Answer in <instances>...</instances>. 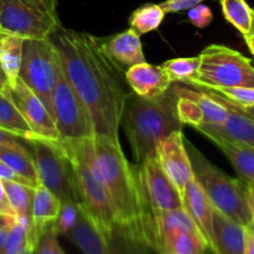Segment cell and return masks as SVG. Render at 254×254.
I'll return each instance as SVG.
<instances>
[{"instance_id": "29", "label": "cell", "mask_w": 254, "mask_h": 254, "mask_svg": "<svg viewBox=\"0 0 254 254\" xmlns=\"http://www.w3.org/2000/svg\"><path fill=\"white\" fill-rule=\"evenodd\" d=\"M201 64L200 55L195 57H176L161 64L173 83H186L197 74Z\"/></svg>"}, {"instance_id": "42", "label": "cell", "mask_w": 254, "mask_h": 254, "mask_svg": "<svg viewBox=\"0 0 254 254\" xmlns=\"http://www.w3.org/2000/svg\"><path fill=\"white\" fill-rule=\"evenodd\" d=\"M15 221H16V217H15V216H9V215H4V213H0V230L4 227H7V226L14 225Z\"/></svg>"}, {"instance_id": "38", "label": "cell", "mask_w": 254, "mask_h": 254, "mask_svg": "<svg viewBox=\"0 0 254 254\" xmlns=\"http://www.w3.org/2000/svg\"><path fill=\"white\" fill-rule=\"evenodd\" d=\"M0 213H4V215L9 216H15L14 211H12L11 206H10L9 198H7L6 191H5L4 183L0 179Z\"/></svg>"}, {"instance_id": "32", "label": "cell", "mask_w": 254, "mask_h": 254, "mask_svg": "<svg viewBox=\"0 0 254 254\" xmlns=\"http://www.w3.org/2000/svg\"><path fill=\"white\" fill-rule=\"evenodd\" d=\"M81 215V206L77 202H61L59 216L55 222V228L57 233L62 236H68L72 228L78 221Z\"/></svg>"}, {"instance_id": "18", "label": "cell", "mask_w": 254, "mask_h": 254, "mask_svg": "<svg viewBox=\"0 0 254 254\" xmlns=\"http://www.w3.org/2000/svg\"><path fill=\"white\" fill-rule=\"evenodd\" d=\"M81 206V205H79ZM84 254H113L111 242L81 206V215L68 236Z\"/></svg>"}, {"instance_id": "39", "label": "cell", "mask_w": 254, "mask_h": 254, "mask_svg": "<svg viewBox=\"0 0 254 254\" xmlns=\"http://www.w3.org/2000/svg\"><path fill=\"white\" fill-rule=\"evenodd\" d=\"M27 1L36 5L37 7H40L44 11L49 12V14L59 16L57 15V0H27Z\"/></svg>"}, {"instance_id": "30", "label": "cell", "mask_w": 254, "mask_h": 254, "mask_svg": "<svg viewBox=\"0 0 254 254\" xmlns=\"http://www.w3.org/2000/svg\"><path fill=\"white\" fill-rule=\"evenodd\" d=\"M207 89L218 94L228 103L240 108H252L254 107V88L253 87H210Z\"/></svg>"}, {"instance_id": "19", "label": "cell", "mask_w": 254, "mask_h": 254, "mask_svg": "<svg viewBox=\"0 0 254 254\" xmlns=\"http://www.w3.org/2000/svg\"><path fill=\"white\" fill-rule=\"evenodd\" d=\"M213 250L216 254H245V226L213 211Z\"/></svg>"}, {"instance_id": "40", "label": "cell", "mask_w": 254, "mask_h": 254, "mask_svg": "<svg viewBox=\"0 0 254 254\" xmlns=\"http://www.w3.org/2000/svg\"><path fill=\"white\" fill-rule=\"evenodd\" d=\"M245 254H254V230L251 226L245 227Z\"/></svg>"}, {"instance_id": "28", "label": "cell", "mask_w": 254, "mask_h": 254, "mask_svg": "<svg viewBox=\"0 0 254 254\" xmlns=\"http://www.w3.org/2000/svg\"><path fill=\"white\" fill-rule=\"evenodd\" d=\"M165 17V11L160 4H145L134 10L129 17V29L138 35L148 34L159 29Z\"/></svg>"}, {"instance_id": "1", "label": "cell", "mask_w": 254, "mask_h": 254, "mask_svg": "<svg viewBox=\"0 0 254 254\" xmlns=\"http://www.w3.org/2000/svg\"><path fill=\"white\" fill-rule=\"evenodd\" d=\"M64 77L86 107L94 135L119 141L118 130L128 94L126 76L104 54L101 37L60 26L50 36Z\"/></svg>"}, {"instance_id": "15", "label": "cell", "mask_w": 254, "mask_h": 254, "mask_svg": "<svg viewBox=\"0 0 254 254\" xmlns=\"http://www.w3.org/2000/svg\"><path fill=\"white\" fill-rule=\"evenodd\" d=\"M183 207L197 226L210 250L215 253V250H213V211H215V207L195 178L191 179L186 185L183 197Z\"/></svg>"}, {"instance_id": "49", "label": "cell", "mask_w": 254, "mask_h": 254, "mask_svg": "<svg viewBox=\"0 0 254 254\" xmlns=\"http://www.w3.org/2000/svg\"><path fill=\"white\" fill-rule=\"evenodd\" d=\"M252 62H253V64H254V61H252Z\"/></svg>"}, {"instance_id": "17", "label": "cell", "mask_w": 254, "mask_h": 254, "mask_svg": "<svg viewBox=\"0 0 254 254\" xmlns=\"http://www.w3.org/2000/svg\"><path fill=\"white\" fill-rule=\"evenodd\" d=\"M101 45L108 59L123 72L134 64L145 62L140 35L131 29L109 36L108 39H101Z\"/></svg>"}, {"instance_id": "3", "label": "cell", "mask_w": 254, "mask_h": 254, "mask_svg": "<svg viewBox=\"0 0 254 254\" xmlns=\"http://www.w3.org/2000/svg\"><path fill=\"white\" fill-rule=\"evenodd\" d=\"M178 96L173 87L155 98H143L130 92L127 97L121 124L128 136L134 160L140 165L155 155L159 141L171 133L183 130L176 112Z\"/></svg>"}, {"instance_id": "9", "label": "cell", "mask_w": 254, "mask_h": 254, "mask_svg": "<svg viewBox=\"0 0 254 254\" xmlns=\"http://www.w3.org/2000/svg\"><path fill=\"white\" fill-rule=\"evenodd\" d=\"M61 26L59 16L44 11L27 0H0V34L24 40L50 39Z\"/></svg>"}, {"instance_id": "46", "label": "cell", "mask_w": 254, "mask_h": 254, "mask_svg": "<svg viewBox=\"0 0 254 254\" xmlns=\"http://www.w3.org/2000/svg\"><path fill=\"white\" fill-rule=\"evenodd\" d=\"M241 109H242L246 114H248L251 118L254 119V107H252V108H241Z\"/></svg>"}, {"instance_id": "6", "label": "cell", "mask_w": 254, "mask_h": 254, "mask_svg": "<svg viewBox=\"0 0 254 254\" xmlns=\"http://www.w3.org/2000/svg\"><path fill=\"white\" fill-rule=\"evenodd\" d=\"M201 64L197 74L186 82L196 88L210 87H253L254 64L241 52L213 44L200 54Z\"/></svg>"}, {"instance_id": "44", "label": "cell", "mask_w": 254, "mask_h": 254, "mask_svg": "<svg viewBox=\"0 0 254 254\" xmlns=\"http://www.w3.org/2000/svg\"><path fill=\"white\" fill-rule=\"evenodd\" d=\"M243 37H245V41H246V44H247L248 49H250V51L252 52L253 56H254V31L250 32V34L246 35V36H243Z\"/></svg>"}, {"instance_id": "2", "label": "cell", "mask_w": 254, "mask_h": 254, "mask_svg": "<svg viewBox=\"0 0 254 254\" xmlns=\"http://www.w3.org/2000/svg\"><path fill=\"white\" fill-rule=\"evenodd\" d=\"M97 161L116 216L117 228L127 238L155 250L153 210L146 197L140 166L124 155L119 141L94 135Z\"/></svg>"}, {"instance_id": "25", "label": "cell", "mask_w": 254, "mask_h": 254, "mask_svg": "<svg viewBox=\"0 0 254 254\" xmlns=\"http://www.w3.org/2000/svg\"><path fill=\"white\" fill-rule=\"evenodd\" d=\"M24 39L14 35L0 34V66L7 77V83L19 77L22 61Z\"/></svg>"}, {"instance_id": "23", "label": "cell", "mask_w": 254, "mask_h": 254, "mask_svg": "<svg viewBox=\"0 0 254 254\" xmlns=\"http://www.w3.org/2000/svg\"><path fill=\"white\" fill-rule=\"evenodd\" d=\"M27 144L16 143L0 148V160L4 161L10 169L19 174L30 186L36 188L40 184L36 164L32 153L27 149Z\"/></svg>"}, {"instance_id": "48", "label": "cell", "mask_w": 254, "mask_h": 254, "mask_svg": "<svg viewBox=\"0 0 254 254\" xmlns=\"http://www.w3.org/2000/svg\"><path fill=\"white\" fill-rule=\"evenodd\" d=\"M251 227H252V228H253V230H254V225H252V226H251Z\"/></svg>"}, {"instance_id": "27", "label": "cell", "mask_w": 254, "mask_h": 254, "mask_svg": "<svg viewBox=\"0 0 254 254\" xmlns=\"http://www.w3.org/2000/svg\"><path fill=\"white\" fill-rule=\"evenodd\" d=\"M225 19L243 36L252 32L254 10L246 0H220Z\"/></svg>"}, {"instance_id": "14", "label": "cell", "mask_w": 254, "mask_h": 254, "mask_svg": "<svg viewBox=\"0 0 254 254\" xmlns=\"http://www.w3.org/2000/svg\"><path fill=\"white\" fill-rule=\"evenodd\" d=\"M228 108V117L221 124L202 123L196 130L208 136H221L228 140L238 141L254 148V119L246 114L240 107L233 106L222 98Z\"/></svg>"}, {"instance_id": "4", "label": "cell", "mask_w": 254, "mask_h": 254, "mask_svg": "<svg viewBox=\"0 0 254 254\" xmlns=\"http://www.w3.org/2000/svg\"><path fill=\"white\" fill-rule=\"evenodd\" d=\"M93 138L55 141L71 163L81 200L79 205L104 236L112 241L117 228L116 216L99 170Z\"/></svg>"}, {"instance_id": "35", "label": "cell", "mask_w": 254, "mask_h": 254, "mask_svg": "<svg viewBox=\"0 0 254 254\" xmlns=\"http://www.w3.org/2000/svg\"><path fill=\"white\" fill-rule=\"evenodd\" d=\"M202 1L203 0H166V1L161 2L160 6L163 7L165 14H169V12L185 11V10L201 4Z\"/></svg>"}, {"instance_id": "34", "label": "cell", "mask_w": 254, "mask_h": 254, "mask_svg": "<svg viewBox=\"0 0 254 254\" xmlns=\"http://www.w3.org/2000/svg\"><path fill=\"white\" fill-rule=\"evenodd\" d=\"M188 16L191 24L198 29H205L212 22L213 14L207 5L198 4L188 10Z\"/></svg>"}, {"instance_id": "37", "label": "cell", "mask_w": 254, "mask_h": 254, "mask_svg": "<svg viewBox=\"0 0 254 254\" xmlns=\"http://www.w3.org/2000/svg\"><path fill=\"white\" fill-rule=\"evenodd\" d=\"M16 143H22L29 145V141L27 140L15 135V134L10 133V131L5 130V129L0 128V148H1V146L11 145V144H16Z\"/></svg>"}, {"instance_id": "31", "label": "cell", "mask_w": 254, "mask_h": 254, "mask_svg": "<svg viewBox=\"0 0 254 254\" xmlns=\"http://www.w3.org/2000/svg\"><path fill=\"white\" fill-rule=\"evenodd\" d=\"M176 112L180 122L192 128L205 123V116L201 107L193 99L185 96H178L176 101Z\"/></svg>"}, {"instance_id": "21", "label": "cell", "mask_w": 254, "mask_h": 254, "mask_svg": "<svg viewBox=\"0 0 254 254\" xmlns=\"http://www.w3.org/2000/svg\"><path fill=\"white\" fill-rule=\"evenodd\" d=\"M221 149L242 181L254 186V148L221 136H208Z\"/></svg>"}, {"instance_id": "20", "label": "cell", "mask_w": 254, "mask_h": 254, "mask_svg": "<svg viewBox=\"0 0 254 254\" xmlns=\"http://www.w3.org/2000/svg\"><path fill=\"white\" fill-rule=\"evenodd\" d=\"M61 208V201L39 184L35 188L34 201H32V240L36 245L40 236L49 227L55 225Z\"/></svg>"}, {"instance_id": "10", "label": "cell", "mask_w": 254, "mask_h": 254, "mask_svg": "<svg viewBox=\"0 0 254 254\" xmlns=\"http://www.w3.org/2000/svg\"><path fill=\"white\" fill-rule=\"evenodd\" d=\"M52 117L59 133L57 140H81L94 136L88 112L64 74L52 93Z\"/></svg>"}, {"instance_id": "33", "label": "cell", "mask_w": 254, "mask_h": 254, "mask_svg": "<svg viewBox=\"0 0 254 254\" xmlns=\"http://www.w3.org/2000/svg\"><path fill=\"white\" fill-rule=\"evenodd\" d=\"M57 236L59 233H57L55 226L47 228L37 240L32 254H66L60 246Z\"/></svg>"}, {"instance_id": "45", "label": "cell", "mask_w": 254, "mask_h": 254, "mask_svg": "<svg viewBox=\"0 0 254 254\" xmlns=\"http://www.w3.org/2000/svg\"><path fill=\"white\" fill-rule=\"evenodd\" d=\"M7 87V77L0 66V92H4Z\"/></svg>"}, {"instance_id": "43", "label": "cell", "mask_w": 254, "mask_h": 254, "mask_svg": "<svg viewBox=\"0 0 254 254\" xmlns=\"http://www.w3.org/2000/svg\"><path fill=\"white\" fill-rule=\"evenodd\" d=\"M11 226H7V227H4L0 230V254H2V251H4L5 241H6V236L7 233H9V230Z\"/></svg>"}, {"instance_id": "50", "label": "cell", "mask_w": 254, "mask_h": 254, "mask_svg": "<svg viewBox=\"0 0 254 254\" xmlns=\"http://www.w3.org/2000/svg\"><path fill=\"white\" fill-rule=\"evenodd\" d=\"M144 254H145V253H144Z\"/></svg>"}, {"instance_id": "41", "label": "cell", "mask_w": 254, "mask_h": 254, "mask_svg": "<svg viewBox=\"0 0 254 254\" xmlns=\"http://www.w3.org/2000/svg\"><path fill=\"white\" fill-rule=\"evenodd\" d=\"M246 197H247L248 208H250L251 218H252V225H254V186L246 184Z\"/></svg>"}, {"instance_id": "11", "label": "cell", "mask_w": 254, "mask_h": 254, "mask_svg": "<svg viewBox=\"0 0 254 254\" xmlns=\"http://www.w3.org/2000/svg\"><path fill=\"white\" fill-rule=\"evenodd\" d=\"M4 93L7 94L14 102L31 130L34 131L35 136L49 139V140L59 139L56 124L51 113L42 103L40 97L20 77L7 83Z\"/></svg>"}, {"instance_id": "47", "label": "cell", "mask_w": 254, "mask_h": 254, "mask_svg": "<svg viewBox=\"0 0 254 254\" xmlns=\"http://www.w3.org/2000/svg\"><path fill=\"white\" fill-rule=\"evenodd\" d=\"M252 31H254V21H253V27H252Z\"/></svg>"}, {"instance_id": "12", "label": "cell", "mask_w": 254, "mask_h": 254, "mask_svg": "<svg viewBox=\"0 0 254 254\" xmlns=\"http://www.w3.org/2000/svg\"><path fill=\"white\" fill-rule=\"evenodd\" d=\"M155 156L183 198L186 185L191 179H193L192 166L183 130L174 131L159 141Z\"/></svg>"}, {"instance_id": "26", "label": "cell", "mask_w": 254, "mask_h": 254, "mask_svg": "<svg viewBox=\"0 0 254 254\" xmlns=\"http://www.w3.org/2000/svg\"><path fill=\"white\" fill-rule=\"evenodd\" d=\"M0 128L29 141L35 134L7 94L0 92Z\"/></svg>"}, {"instance_id": "8", "label": "cell", "mask_w": 254, "mask_h": 254, "mask_svg": "<svg viewBox=\"0 0 254 254\" xmlns=\"http://www.w3.org/2000/svg\"><path fill=\"white\" fill-rule=\"evenodd\" d=\"M41 185L61 202L81 203L73 170L66 154L55 140L34 136L29 140Z\"/></svg>"}, {"instance_id": "13", "label": "cell", "mask_w": 254, "mask_h": 254, "mask_svg": "<svg viewBox=\"0 0 254 254\" xmlns=\"http://www.w3.org/2000/svg\"><path fill=\"white\" fill-rule=\"evenodd\" d=\"M139 166L151 210L168 211L183 207V198L178 189L163 170L155 155L146 158Z\"/></svg>"}, {"instance_id": "5", "label": "cell", "mask_w": 254, "mask_h": 254, "mask_svg": "<svg viewBox=\"0 0 254 254\" xmlns=\"http://www.w3.org/2000/svg\"><path fill=\"white\" fill-rule=\"evenodd\" d=\"M185 144L193 178L200 184L213 207L238 225L245 227L252 225L246 197V184L220 170L186 139Z\"/></svg>"}, {"instance_id": "36", "label": "cell", "mask_w": 254, "mask_h": 254, "mask_svg": "<svg viewBox=\"0 0 254 254\" xmlns=\"http://www.w3.org/2000/svg\"><path fill=\"white\" fill-rule=\"evenodd\" d=\"M0 179H1L2 181H16V183H21V184H26V185H29V184H27L26 181L19 175V174L15 173L12 169H10L9 166L1 160H0Z\"/></svg>"}, {"instance_id": "22", "label": "cell", "mask_w": 254, "mask_h": 254, "mask_svg": "<svg viewBox=\"0 0 254 254\" xmlns=\"http://www.w3.org/2000/svg\"><path fill=\"white\" fill-rule=\"evenodd\" d=\"M158 254H215L200 233L178 228L159 241Z\"/></svg>"}, {"instance_id": "24", "label": "cell", "mask_w": 254, "mask_h": 254, "mask_svg": "<svg viewBox=\"0 0 254 254\" xmlns=\"http://www.w3.org/2000/svg\"><path fill=\"white\" fill-rule=\"evenodd\" d=\"M10 206L19 222L31 230L32 236V201L35 188L16 181H2ZM34 241V240H32ZM36 246V245H35Z\"/></svg>"}, {"instance_id": "7", "label": "cell", "mask_w": 254, "mask_h": 254, "mask_svg": "<svg viewBox=\"0 0 254 254\" xmlns=\"http://www.w3.org/2000/svg\"><path fill=\"white\" fill-rule=\"evenodd\" d=\"M62 74L61 59L51 40H24L19 77L40 97L51 116L52 93Z\"/></svg>"}, {"instance_id": "16", "label": "cell", "mask_w": 254, "mask_h": 254, "mask_svg": "<svg viewBox=\"0 0 254 254\" xmlns=\"http://www.w3.org/2000/svg\"><path fill=\"white\" fill-rule=\"evenodd\" d=\"M128 87L143 98H155L169 91L173 82L161 66L143 62L131 66L124 73Z\"/></svg>"}]
</instances>
